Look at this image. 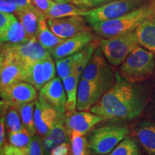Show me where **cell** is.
Returning a JSON list of instances; mask_svg holds the SVG:
<instances>
[{"label": "cell", "mask_w": 155, "mask_h": 155, "mask_svg": "<svg viewBox=\"0 0 155 155\" xmlns=\"http://www.w3.org/2000/svg\"><path fill=\"white\" fill-rule=\"evenodd\" d=\"M154 15L155 7L147 4L118 18L96 23L91 27L101 38H109L136 30L144 19Z\"/></svg>", "instance_id": "obj_2"}, {"label": "cell", "mask_w": 155, "mask_h": 155, "mask_svg": "<svg viewBox=\"0 0 155 155\" xmlns=\"http://www.w3.org/2000/svg\"><path fill=\"white\" fill-rule=\"evenodd\" d=\"M106 91L99 85L81 78L78 87L77 109L88 111L101 99Z\"/></svg>", "instance_id": "obj_16"}, {"label": "cell", "mask_w": 155, "mask_h": 155, "mask_svg": "<svg viewBox=\"0 0 155 155\" xmlns=\"http://www.w3.org/2000/svg\"><path fill=\"white\" fill-rule=\"evenodd\" d=\"M1 49L9 51L26 68L37 61H42L50 54L36 38L24 43L2 44Z\"/></svg>", "instance_id": "obj_10"}, {"label": "cell", "mask_w": 155, "mask_h": 155, "mask_svg": "<svg viewBox=\"0 0 155 155\" xmlns=\"http://www.w3.org/2000/svg\"><path fill=\"white\" fill-rule=\"evenodd\" d=\"M154 55L143 47H137L127 56L120 66L122 76L132 83L147 80L154 72Z\"/></svg>", "instance_id": "obj_3"}, {"label": "cell", "mask_w": 155, "mask_h": 155, "mask_svg": "<svg viewBox=\"0 0 155 155\" xmlns=\"http://www.w3.org/2000/svg\"><path fill=\"white\" fill-rule=\"evenodd\" d=\"M19 22L22 23L25 31L30 39L36 38L38 35L40 19L45 16L35 7L23 8L16 13Z\"/></svg>", "instance_id": "obj_19"}, {"label": "cell", "mask_w": 155, "mask_h": 155, "mask_svg": "<svg viewBox=\"0 0 155 155\" xmlns=\"http://www.w3.org/2000/svg\"><path fill=\"white\" fill-rule=\"evenodd\" d=\"M61 78L55 77L48 81L40 89V95L52 106L57 108H65L67 95Z\"/></svg>", "instance_id": "obj_17"}, {"label": "cell", "mask_w": 155, "mask_h": 155, "mask_svg": "<svg viewBox=\"0 0 155 155\" xmlns=\"http://www.w3.org/2000/svg\"><path fill=\"white\" fill-rule=\"evenodd\" d=\"M5 155H30V149H22L12 144H5L3 147Z\"/></svg>", "instance_id": "obj_36"}, {"label": "cell", "mask_w": 155, "mask_h": 155, "mask_svg": "<svg viewBox=\"0 0 155 155\" xmlns=\"http://www.w3.org/2000/svg\"><path fill=\"white\" fill-rule=\"evenodd\" d=\"M147 104V94L142 87L125 79L116 71L113 86L90 110L107 120L128 121L138 117Z\"/></svg>", "instance_id": "obj_1"}, {"label": "cell", "mask_w": 155, "mask_h": 155, "mask_svg": "<svg viewBox=\"0 0 155 155\" xmlns=\"http://www.w3.org/2000/svg\"><path fill=\"white\" fill-rule=\"evenodd\" d=\"M0 95L1 102L14 107L35 101L38 98L37 88L25 81H19L1 88Z\"/></svg>", "instance_id": "obj_11"}, {"label": "cell", "mask_w": 155, "mask_h": 155, "mask_svg": "<svg viewBox=\"0 0 155 155\" xmlns=\"http://www.w3.org/2000/svg\"><path fill=\"white\" fill-rule=\"evenodd\" d=\"M23 7L7 0H0V12L7 13H15L22 10Z\"/></svg>", "instance_id": "obj_35"}, {"label": "cell", "mask_w": 155, "mask_h": 155, "mask_svg": "<svg viewBox=\"0 0 155 155\" xmlns=\"http://www.w3.org/2000/svg\"><path fill=\"white\" fill-rule=\"evenodd\" d=\"M32 2L37 9L45 15L51 7L53 0H32Z\"/></svg>", "instance_id": "obj_39"}, {"label": "cell", "mask_w": 155, "mask_h": 155, "mask_svg": "<svg viewBox=\"0 0 155 155\" xmlns=\"http://www.w3.org/2000/svg\"><path fill=\"white\" fill-rule=\"evenodd\" d=\"M37 39L42 45L48 50V52L54 48L57 47L65 40V39L58 37L50 30L48 25V19H46L45 16L42 17L40 19Z\"/></svg>", "instance_id": "obj_25"}, {"label": "cell", "mask_w": 155, "mask_h": 155, "mask_svg": "<svg viewBox=\"0 0 155 155\" xmlns=\"http://www.w3.org/2000/svg\"><path fill=\"white\" fill-rule=\"evenodd\" d=\"M133 135L149 155H155V123L141 120L133 128Z\"/></svg>", "instance_id": "obj_18"}, {"label": "cell", "mask_w": 155, "mask_h": 155, "mask_svg": "<svg viewBox=\"0 0 155 155\" xmlns=\"http://www.w3.org/2000/svg\"><path fill=\"white\" fill-rule=\"evenodd\" d=\"M127 127L118 124H108L97 128L88 138V148L97 154H108L128 137Z\"/></svg>", "instance_id": "obj_5"}, {"label": "cell", "mask_w": 155, "mask_h": 155, "mask_svg": "<svg viewBox=\"0 0 155 155\" xmlns=\"http://www.w3.org/2000/svg\"><path fill=\"white\" fill-rule=\"evenodd\" d=\"M99 45L100 40L98 41L94 40L79 53L62 59L56 60V70L59 78L62 80L73 73H76L81 77Z\"/></svg>", "instance_id": "obj_9"}, {"label": "cell", "mask_w": 155, "mask_h": 155, "mask_svg": "<svg viewBox=\"0 0 155 155\" xmlns=\"http://www.w3.org/2000/svg\"><path fill=\"white\" fill-rule=\"evenodd\" d=\"M139 147L131 137H127L108 155H139Z\"/></svg>", "instance_id": "obj_31"}, {"label": "cell", "mask_w": 155, "mask_h": 155, "mask_svg": "<svg viewBox=\"0 0 155 155\" xmlns=\"http://www.w3.org/2000/svg\"><path fill=\"white\" fill-rule=\"evenodd\" d=\"M26 68L7 50L1 49L0 86L4 88L19 81H25Z\"/></svg>", "instance_id": "obj_12"}, {"label": "cell", "mask_w": 155, "mask_h": 155, "mask_svg": "<svg viewBox=\"0 0 155 155\" xmlns=\"http://www.w3.org/2000/svg\"><path fill=\"white\" fill-rule=\"evenodd\" d=\"M42 67H43L45 81L46 83L55 78V65L50 54H49L47 57L42 60Z\"/></svg>", "instance_id": "obj_32"}, {"label": "cell", "mask_w": 155, "mask_h": 155, "mask_svg": "<svg viewBox=\"0 0 155 155\" xmlns=\"http://www.w3.org/2000/svg\"><path fill=\"white\" fill-rule=\"evenodd\" d=\"M15 17L12 13L0 12V35L5 33Z\"/></svg>", "instance_id": "obj_33"}, {"label": "cell", "mask_w": 155, "mask_h": 155, "mask_svg": "<svg viewBox=\"0 0 155 155\" xmlns=\"http://www.w3.org/2000/svg\"><path fill=\"white\" fill-rule=\"evenodd\" d=\"M74 1H75V4H76V5H77L78 2L80 1V0H74Z\"/></svg>", "instance_id": "obj_44"}, {"label": "cell", "mask_w": 155, "mask_h": 155, "mask_svg": "<svg viewBox=\"0 0 155 155\" xmlns=\"http://www.w3.org/2000/svg\"><path fill=\"white\" fill-rule=\"evenodd\" d=\"M136 31L140 45L155 53V15L144 19Z\"/></svg>", "instance_id": "obj_21"}, {"label": "cell", "mask_w": 155, "mask_h": 155, "mask_svg": "<svg viewBox=\"0 0 155 155\" xmlns=\"http://www.w3.org/2000/svg\"><path fill=\"white\" fill-rule=\"evenodd\" d=\"M78 5L72 3H57L53 2L51 7L45 16L46 19H57L72 16H83L87 13V9L84 7H78Z\"/></svg>", "instance_id": "obj_22"}, {"label": "cell", "mask_w": 155, "mask_h": 155, "mask_svg": "<svg viewBox=\"0 0 155 155\" xmlns=\"http://www.w3.org/2000/svg\"><path fill=\"white\" fill-rule=\"evenodd\" d=\"M35 105V101H33L21 104L15 107L20 115L24 127L28 129V131L32 137H34L37 132L34 121Z\"/></svg>", "instance_id": "obj_27"}, {"label": "cell", "mask_w": 155, "mask_h": 155, "mask_svg": "<svg viewBox=\"0 0 155 155\" xmlns=\"http://www.w3.org/2000/svg\"><path fill=\"white\" fill-rule=\"evenodd\" d=\"M2 104H5V103ZM6 105L5 111V126L7 134L12 131H18L24 128L21 117L17 109L14 106Z\"/></svg>", "instance_id": "obj_28"}, {"label": "cell", "mask_w": 155, "mask_h": 155, "mask_svg": "<svg viewBox=\"0 0 155 155\" xmlns=\"http://www.w3.org/2000/svg\"><path fill=\"white\" fill-rule=\"evenodd\" d=\"M67 127L65 122V116L58 122L49 134L45 137L42 141L43 152L45 154H50L53 149L58 145L65 142L68 139Z\"/></svg>", "instance_id": "obj_20"}, {"label": "cell", "mask_w": 155, "mask_h": 155, "mask_svg": "<svg viewBox=\"0 0 155 155\" xmlns=\"http://www.w3.org/2000/svg\"><path fill=\"white\" fill-rule=\"evenodd\" d=\"M29 38L22 23L16 17L13 19L9 27L3 35H0V42L2 44H19L29 41Z\"/></svg>", "instance_id": "obj_23"}, {"label": "cell", "mask_w": 155, "mask_h": 155, "mask_svg": "<svg viewBox=\"0 0 155 155\" xmlns=\"http://www.w3.org/2000/svg\"><path fill=\"white\" fill-rule=\"evenodd\" d=\"M73 155H88V141L86 135L73 131L68 134Z\"/></svg>", "instance_id": "obj_29"}, {"label": "cell", "mask_w": 155, "mask_h": 155, "mask_svg": "<svg viewBox=\"0 0 155 155\" xmlns=\"http://www.w3.org/2000/svg\"><path fill=\"white\" fill-rule=\"evenodd\" d=\"M140 45L136 30L127 33L100 40L99 47L107 61L118 66L135 48Z\"/></svg>", "instance_id": "obj_4"}, {"label": "cell", "mask_w": 155, "mask_h": 155, "mask_svg": "<svg viewBox=\"0 0 155 155\" xmlns=\"http://www.w3.org/2000/svg\"><path fill=\"white\" fill-rule=\"evenodd\" d=\"M80 77L76 73L62 79L67 95V101L65 106V114L74 113L77 108V94L78 81Z\"/></svg>", "instance_id": "obj_24"}, {"label": "cell", "mask_w": 155, "mask_h": 155, "mask_svg": "<svg viewBox=\"0 0 155 155\" xmlns=\"http://www.w3.org/2000/svg\"><path fill=\"white\" fill-rule=\"evenodd\" d=\"M43 153L42 139L40 136L35 135L30 146V155H43Z\"/></svg>", "instance_id": "obj_34"}, {"label": "cell", "mask_w": 155, "mask_h": 155, "mask_svg": "<svg viewBox=\"0 0 155 155\" xmlns=\"http://www.w3.org/2000/svg\"><path fill=\"white\" fill-rule=\"evenodd\" d=\"M106 120L107 119L104 116L86 111H75L73 114L65 115V122L68 134L71 131H75L86 135L96 124Z\"/></svg>", "instance_id": "obj_15"}, {"label": "cell", "mask_w": 155, "mask_h": 155, "mask_svg": "<svg viewBox=\"0 0 155 155\" xmlns=\"http://www.w3.org/2000/svg\"><path fill=\"white\" fill-rule=\"evenodd\" d=\"M32 137H33L25 127L18 131L8 133V139L10 144L22 149H30Z\"/></svg>", "instance_id": "obj_30"}, {"label": "cell", "mask_w": 155, "mask_h": 155, "mask_svg": "<svg viewBox=\"0 0 155 155\" xmlns=\"http://www.w3.org/2000/svg\"><path fill=\"white\" fill-rule=\"evenodd\" d=\"M34 121L37 132L44 138L56 124L65 116V108H57L52 106L39 95L35 101Z\"/></svg>", "instance_id": "obj_8"}, {"label": "cell", "mask_w": 155, "mask_h": 155, "mask_svg": "<svg viewBox=\"0 0 155 155\" xmlns=\"http://www.w3.org/2000/svg\"><path fill=\"white\" fill-rule=\"evenodd\" d=\"M86 20L83 16H72L48 19V25L58 37L68 39L87 30Z\"/></svg>", "instance_id": "obj_14"}, {"label": "cell", "mask_w": 155, "mask_h": 155, "mask_svg": "<svg viewBox=\"0 0 155 155\" xmlns=\"http://www.w3.org/2000/svg\"><path fill=\"white\" fill-rule=\"evenodd\" d=\"M94 155H102V154H94Z\"/></svg>", "instance_id": "obj_45"}, {"label": "cell", "mask_w": 155, "mask_h": 155, "mask_svg": "<svg viewBox=\"0 0 155 155\" xmlns=\"http://www.w3.org/2000/svg\"><path fill=\"white\" fill-rule=\"evenodd\" d=\"M115 73L113 65L107 61L98 46L85 68L81 78L99 85L108 91L115 82Z\"/></svg>", "instance_id": "obj_7"}, {"label": "cell", "mask_w": 155, "mask_h": 155, "mask_svg": "<svg viewBox=\"0 0 155 155\" xmlns=\"http://www.w3.org/2000/svg\"><path fill=\"white\" fill-rule=\"evenodd\" d=\"M53 1L57 3H74L75 4L74 0H53ZM75 5H76V4H75Z\"/></svg>", "instance_id": "obj_41"}, {"label": "cell", "mask_w": 155, "mask_h": 155, "mask_svg": "<svg viewBox=\"0 0 155 155\" xmlns=\"http://www.w3.org/2000/svg\"><path fill=\"white\" fill-rule=\"evenodd\" d=\"M0 155H5V152H4L3 148H1V151H0Z\"/></svg>", "instance_id": "obj_42"}, {"label": "cell", "mask_w": 155, "mask_h": 155, "mask_svg": "<svg viewBox=\"0 0 155 155\" xmlns=\"http://www.w3.org/2000/svg\"><path fill=\"white\" fill-rule=\"evenodd\" d=\"M94 40V35L87 29L71 38L65 39L59 45L49 50V53L55 60L62 59L79 53Z\"/></svg>", "instance_id": "obj_13"}, {"label": "cell", "mask_w": 155, "mask_h": 155, "mask_svg": "<svg viewBox=\"0 0 155 155\" xmlns=\"http://www.w3.org/2000/svg\"><path fill=\"white\" fill-rule=\"evenodd\" d=\"M151 5L155 7V0H152V3H151Z\"/></svg>", "instance_id": "obj_43"}, {"label": "cell", "mask_w": 155, "mask_h": 155, "mask_svg": "<svg viewBox=\"0 0 155 155\" xmlns=\"http://www.w3.org/2000/svg\"><path fill=\"white\" fill-rule=\"evenodd\" d=\"M42 61H37L27 68L25 78V82L32 84L38 90H40L45 84Z\"/></svg>", "instance_id": "obj_26"}, {"label": "cell", "mask_w": 155, "mask_h": 155, "mask_svg": "<svg viewBox=\"0 0 155 155\" xmlns=\"http://www.w3.org/2000/svg\"><path fill=\"white\" fill-rule=\"evenodd\" d=\"M7 1L12 2L15 3L16 5L20 6V7H23V8L35 7L33 3H32V0H7Z\"/></svg>", "instance_id": "obj_40"}, {"label": "cell", "mask_w": 155, "mask_h": 155, "mask_svg": "<svg viewBox=\"0 0 155 155\" xmlns=\"http://www.w3.org/2000/svg\"><path fill=\"white\" fill-rule=\"evenodd\" d=\"M150 0H114L111 2L87 11L85 15L87 23L90 25L111 20L147 5Z\"/></svg>", "instance_id": "obj_6"}, {"label": "cell", "mask_w": 155, "mask_h": 155, "mask_svg": "<svg viewBox=\"0 0 155 155\" xmlns=\"http://www.w3.org/2000/svg\"><path fill=\"white\" fill-rule=\"evenodd\" d=\"M71 146L68 141L58 145L52 150L50 155H70L71 154Z\"/></svg>", "instance_id": "obj_37"}, {"label": "cell", "mask_w": 155, "mask_h": 155, "mask_svg": "<svg viewBox=\"0 0 155 155\" xmlns=\"http://www.w3.org/2000/svg\"><path fill=\"white\" fill-rule=\"evenodd\" d=\"M113 1L114 0H80L77 5L94 9L96 8V7H99L101 6H103Z\"/></svg>", "instance_id": "obj_38"}]
</instances>
